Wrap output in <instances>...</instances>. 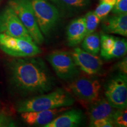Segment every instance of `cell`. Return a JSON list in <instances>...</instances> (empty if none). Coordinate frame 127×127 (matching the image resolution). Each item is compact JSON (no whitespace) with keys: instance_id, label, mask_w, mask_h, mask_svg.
I'll list each match as a JSON object with an SVG mask.
<instances>
[{"instance_id":"obj_15","label":"cell","mask_w":127,"mask_h":127,"mask_svg":"<svg viewBox=\"0 0 127 127\" xmlns=\"http://www.w3.org/2000/svg\"><path fill=\"white\" fill-rule=\"evenodd\" d=\"M115 108L109 104L106 98H99L90 104L88 114L90 123L95 120L104 118H111Z\"/></svg>"},{"instance_id":"obj_20","label":"cell","mask_w":127,"mask_h":127,"mask_svg":"<svg viewBox=\"0 0 127 127\" xmlns=\"http://www.w3.org/2000/svg\"><path fill=\"white\" fill-rule=\"evenodd\" d=\"M112 120L115 126L119 127H127V111L125 109H117L112 115Z\"/></svg>"},{"instance_id":"obj_4","label":"cell","mask_w":127,"mask_h":127,"mask_svg":"<svg viewBox=\"0 0 127 127\" xmlns=\"http://www.w3.org/2000/svg\"><path fill=\"white\" fill-rule=\"evenodd\" d=\"M8 6L18 16L35 44H43L45 38L38 26L31 0H9Z\"/></svg>"},{"instance_id":"obj_18","label":"cell","mask_w":127,"mask_h":127,"mask_svg":"<svg viewBox=\"0 0 127 127\" xmlns=\"http://www.w3.org/2000/svg\"><path fill=\"white\" fill-rule=\"evenodd\" d=\"M82 49L93 55H97L101 49L100 36L98 33L93 32L84 37L82 43Z\"/></svg>"},{"instance_id":"obj_16","label":"cell","mask_w":127,"mask_h":127,"mask_svg":"<svg viewBox=\"0 0 127 127\" xmlns=\"http://www.w3.org/2000/svg\"><path fill=\"white\" fill-rule=\"evenodd\" d=\"M55 6L68 12H78L88 7L90 0H49Z\"/></svg>"},{"instance_id":"obj_17","label":"cell","mask_w":127,"mask_h":127,"mask_svg":"<svg viewBox=\"0 0 127 127\" xmlns=\"http://www.w3.org/2000/svg\"><path fill=\"white\" fill-rule=\"evenodd\" d=\"M127 51V42L124 38L115 37L114 47L109 52L101 54L104 60H109L125 56Z\"/></svg>"},{"instance_id":"obj_14","label":"cell","mask_w":127,"mask_h":127,"mask_svg":"<svg viewBox=\"0 0 127 127\" xmlns=\"http://www.w3.org/2000/svg\"><path fill=\"white\" fill-rule=\"evenodd\" d=\"M66 41L69 47H75L83 40L86 35L85 17L76 18L66 28Z\"/></svg>"},{"instance_id":"obj_10","label":"cell","mask_w":127,"mask_h":127,"mask_svg":"<svg viewBox=\"0 0 127 127\" xmlns=\"http://www.w3.org/2000/svg\"><path fill=\"white\" fill-rule=\"evenodd\" d=\"M73 59L79 69L87 75L94 76L101 74L103 69V64L99 57L77 47L71 52Z\"/></svg>"},{"instance_id":"obj_11","label":"cell","mask_w":127,"mask_h":127,"mask_svg":"<svg viewBox=\"0 0 127 127\" xmlns=\"http://www.w3.org/2000/svg\"><path fill=\"white\" fill-rule=\"evenodd\" d=\"M69 109V107L57 108L49 110L30 111L21 112V117L27 124L31 126H42L51 122L63 111Z\"/></svg>"},{"instance_id":"obj_27","label":"cell","mask_w":127,"mask_h":127,"mask_svg":"<svg viewBox=\"0 0 127 127\" xmlns=\"http://www.w3.org/2000/svg\"><path fill=\"white\" fill-rule=\"evenodd\" d=\"M117 0H102V1H101V2L107 3V4H109V5H112V6H114L115 5V4H116V2H117Z\"/></svg>"},{"instance_id":"obj_22","label":"cell","mask_w":127,"mask_h":127,"mask_svg":"<svg viewBox=\"0 0 127 127\" xmlns=\"http://www.w3.org/2000/svg\"><path fill=\"white\" fill-rule=\"evenodd\" d=\"M113 7L114 6L108 4L107 3L100 2V4L95 9L94 12L100 20H103L111 12Z\"/></svg>"},{"instance_id":"obj_8","label":"cell","mask_w":127,"mask_h":127,"mask_svg":"<svg viewBox=\"0 0 127 127\" xmlns=\"http://www.w3.org/2000/svg\"><path fill=\"white\" fill-rule=\"evenodd\" d=\"M104 93L106 99L115 109L127 108V74L118 72L111 77L105 85Z\"/></svg>"},{"instance_id":"obj_25","label":"cell","mask_w":127,"mask_h":127,"mask_svg":"<svg viewBox=\"0 0 127 127\" xmlns=\"http://www.w3.org/2000/svg\"><path fill=\"white\" fill-rule=\"evenodd\" d=\"M127 57H125L123 60L117 64L116 65V69H118L120 72L123 73V74H127Z\"/></svg>"},{"instance_id":"obj_3","label":"cell","mask_w":127,"mask_h":127,"mask_svg":"<svg viewBox=\"0 0 127 127\" xmlns=\"http://www.w3.org/2000/svg\"><path fill=\"white\" fill-rule=\"evenodd\" d=\"M38 26L43 36H50L60 20L58 8L49 0H31Z\"/></svg>"},{"instance_id":"obj_6","label":"cell","mask_w":127,"mask_h":127,"mask_svg":"<svg viewBox=\"0 0 127 127\" xmlns=\"http://www.w3.org/2000/svg\"><path fill=\"white\" fill-rule=\"evenodd\" d=\"M47 60L55 71L59 78L64 81H71L78 77L80 73L69 52L55 51L49 54Z\"/></svg>"},{"instance_id":"obj_23","label":"cell","mask_w":127,"mask_h":127,"mask_svg":"<svg viewBox=\"0 0 127 127\" xmlns=\"http://www.w3.org/2000/svg\"><path fill=\"white\" fill-rule=\"evenodd\" d=\"M112 10L114 14L127 13V0H117Z\"/></svg>"},{"instance_id":"obj_9","label":"cell","mask_w":127,"mask_h":127,"mask_svg":"<svg viewBox=\"0 0 127 127\" xmlns=\"http://www.w3.org/2000/svg\"><path fill=\"white\" fill-rule=\"evenodd\" d=\"M0 34L34 42L18 16L8 5L0 13Z\"/></svg>"},{"instance_id":"obj_12","label":"cell","mask_w":127,"mask_h":127,"mask_svg":"<svg viewBox=\"0 0 127 127\" xmlns=\"http://www.w3.org/2000/svg\"><path fill=\"white\" fill-rule=\"evenodd\" d=\"M85 119L81 109H72L60 114L44 127H75L81 125Z\"/></svg>"},{"instance_id":"obj_21","label":"cell","mask_w":127,"mask_h":127,"mask_svg":"<svg viewBox=\"0 0 127 127\" xmlns=\"http://www.w3.org/2000/svg\"><path fill=\"white\" fill-rule=\"evenodd\" d=\"M115 37L105 34H102L100 36L101 54L109 52L114 47Z\"/></svg>"},{"instance_id":"obj_19","label":"cell","mask_w":127,"mask_h":127,"mask_svg":"<svg viewBox=\"0 0 127 127\" xmlns=\"http://www.w3.org/2000/svg\"><path fill=\"white\" fill-rule=\"evenodd\" d=\"M86 35L94 32L99 25L101 20L95 14L94 11H90L85 15ZM85 35V36H86Z\"/></svg>"},{"instance_id":"obj_24","label":"cell","mask_w":127,"mask_h":127,"mask_svg":"<svg viewBox=\"0 0 127 127\" xmlns=\"http://www.w3.org/2000/svg\"><path fill=\"white\" fill-rule=\"evenodd\" d=\"M90 127H115L111 118H104L95 120L90 123Z\"/></svg>"},{"instance_id":"obj_1","label":"cell","mask_w":127,"mask_h":127,"mask_svg":"<svg viewBox=\"0 0 127 127\" xmlns=\"http://www.w3.org/2000/svg\"><path fill=\"white\" fill-rule=\"evenodd\" d=\"M10 83L21 94L36 95L53 90L56 80L38 57L17 58L8 64Z\"/></svg>"},{"instance_id":"obj_7","label":"cell","mask_w":127,"mask_h":127,"mask_svg":"<svg viewBox=\"0 0 127 127\" xmlns=\"http://www.w3.org/2000/svg\"><path fill=\"white\" fill-rule=\"evenodd\" d=\"M69 88L84 104L90 105L100 98L101 84L95 78L77 77L71 80Z\"/></svg>"},{"instance_id":"obj_13","label":"cell","mask_w":127,"mask_h":127,"mask_svg":"<svg viewBox=\"0 0 127 127\" xmlns=\"http://www.w3.org/2000/svg\"><path fill=\"white\" fill-rule=\"evenodd\" d=\"M102 31L107 34L127 36V13L115 14L104 18Z\"/></svg>"},{"instance_id":"obj_26","label":"cell","mask_w":127,"mask_h":127,"mask_svg":"<svg viewBox=\"0 0 127 127\" xmlns=\"http://www.w3.org/2000/svg\"><path fill=\"white\" fill-rule=\"evenodd\" d=\"M12 124V120L9 119L6 115H0V127L11 126Z\"/></svg>"},{"instance_id":"obj_2","label":"cell","mask_w":127,"mask_h":127,"mask_svg":"<svg viewBox=\"0 0 127 127\" xmlns=\"http://www.w3.org/2000/svg\"><path fill=\"white\" fill-rule=\"evenodd\" d=\"M75 99L69 92L57 88L51 93L36 95L20 101L17 105L18 112L49 110L57 108L70 107Z\"/></svg>"},{"instance_id":"obj_28","label":"cell","mask_w":127,"mask_h":127,"mask_svg":"<svg viewBox=\"0 0 127 127\" xmlns=\"http://www.w3.org/2000/svg\"><path fill=\"white\" fill-rule=\"evenodd\" d=\"M101 1H102V0H99V1H100V2H101Z\"/></svg>"},{"instance_id":"obj_5","label":"cell","mask_w":127,"mask_h":127,"mask_svg":"<svg viewBox=\"0 0 127 127\" xmlns=\"http://www.w3.org/2000/svg\"><path fill=\"white\" fill-rule=\"evenodd\" d=\"M0 49L15 58L34 57L42 52L37 44L27 39L0 34Z\"/></svg>"}]
</instances>
